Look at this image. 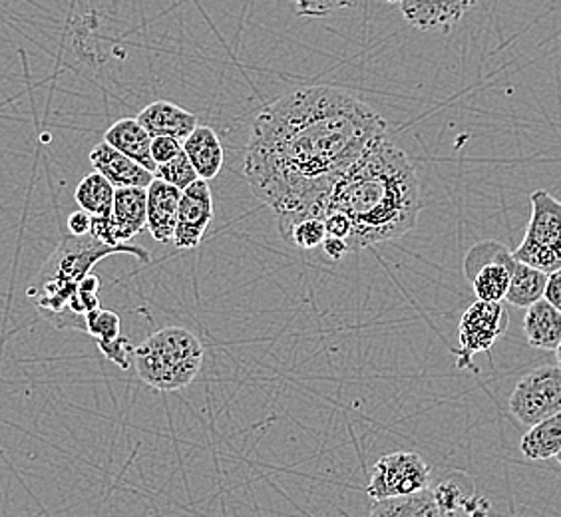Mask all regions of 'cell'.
I'll use <instances>...</instances> for the list:
<instances>
[{
	"mask_svg": "<svg viewBox=\"0 0 561 517\" xmlns=\"http://www.w3.org/2000/svg\"><path fill=\"white\" fill-rule=\"evenodd\" d=\"M214 195L206 180H197L182 192L178 207V226L172 243L178 249H194L204 241L207 227L214 221Z\"/></svg>",
	"mask_w": 561,
	"mask_h": 517,
	"instance_id": "10",
	"label": "cell"
},
{
	"mask_svg": "<svg viewBox=\"0 0 561 517\" xmlns=\"http://www.w3.org/2000/svg\"><path fill=\"white\" fill-rule=\"evenodd\" d=\"M90 229H92V216L87 214L84 209H78L72 216L68 217V231H70V235L82 238V235L90 233Z\"/></svg>",
	"mask_w": 561,
	"mask_h": 517,
	"instance_id": "32",
	"label": "cell"
},
{
	"mask_svg": "<svg viewBox=\"0 0 561 517\" xmlns=\"http://www.w3.org/2000/svg\"><path fill=\"white\" fill-rule=\"evenodd\" d=\"M148 227V189L144 187H119L114 194L112 214L92 217L90 235L98 241L119 248L130 243Z\"/></svg>",
	"mask_w": 561,
	"mask_h": 517,
	"instance_id": "9",
	"label": "cell"
},
{
	"mask_svg": "<svg viewBox=\"0 0 561 517\" xmlns=\"http://www.w3.org/2000/svg\"><path fill=\"white\" fill-rule=\"evenodd\" d=\"M546 283H548V273L518 261L512 269L506 301L519 309H528L534 302L543 299Z\"/></svg>",
	"mask_w": 561,
	"mask_h": 517,
	"instance_id": "20",
	"label": "cell"
},
{
	"mask_svg": "<svg viewBox=\"0 0 561 517\" xmlns=\"http://www.w3.org/2000/svg\"><path fill=\"white\" fill-rule=\"evenodd\" d=\"M327 239V227H324V219L321 217H307L299 221L297 226L293 227L291 235L289 241L293 248L305 249H317L323 245V241Z\"/></svg>",
	"mask_w": 561,
	"mask_h": 517,
	"instance_id": "26",
	"label": "cell"
},
{
	"mask_svg": "<svg viewBox=\"0 0 561 517\" xmlns=\"http://www.w3.org/2000/svg\"><path fill=\"white\" fill-rule=\"evenodd\" d=\"M507 406L522 424L528 426L561 412V367L543 365L534 368L516 384Z\"/></svg>",
	"mask_w": 561,
	"mask_h": 517,
	"instance_id": "6",
	"label": "cell"
},
{
	"mask_svg": "<svg viewBox=\"0 0 561 517\" xmlns=\"http://www.w3.org/2000/svg\"><path fill=\"white\" fill-rule=\"evenodd\" d=\"M428 482L431 468L419 453L394 452L382 456L375 463L367 494L375 502L389 497L411 496L426 490Z\"/></svg>",
	"mask_w": 561,
	"mask_h": 517,
	"instance_id": "8",
	"label": "cell"
},
{
	"mask_svg": "<svg viewBox=\"0 0 561 517\" xmlns=\"http://www.w3.org/2000/svg\"><path fill=\"white\" fill-rule=\"evenodd\" d=\"M151 138L148 129L141 126L138 118H122L110 126L104 134V141H108L112 148L122 151L134 162L140 163L146 170L156 173L158 163L151 158Z\"/></svg>",
	"mask_w": 561,
	"mask_h": 517,
	"instance_id": "15",
	"label": "cell"
},
{
	"mask_svg": "<svg viewBox=\"0 0 561 517\" xmlns=\"http://www.w3.org/2000/svg\"><path fill=\"white\" fill-rule=\"evenodd\" d=\"M184 151L182 141L173 140L168 136H160V138H153L151 140V158L158 165L170 162L175 156H180Z\"/></svg>",
	"mask_w": 561,
	"mask_h": 517,
	"instance_id": "30",
	"label": "cell"
},
{
	"mask_svg": "<svg viewBox=\"0 0 561 517\" xmlns=\"http://www.w3.org/2000/svg\"><path fill=\"white\" fill-rule=\"evenodd\" d=\"M90 163H92L94 172L104 175L116 189H119V187H144V189H148V185L156 177L150 170H146L144 165L134 162L122 151L112 148L108 141L98 143L96 148L90 151Z\"/></svg>",
	"mask_w": 561,
	"mask_h": 517,
	"instance_id": "12",
	"label": "cell"
},
{
	"mask_svg": "<svg viewBox=\"0 0 561 517\" xmlns=\"http://www.w3.org/2000/svg\"><path fill=\"white\" fill-rule=\"evenodd\" d=\"M507 324L510 319L502 302H472L458 324L460 346L456 351V367H472V358L492 351L497 338L506 333Z\"/></svg>",
	"mask_w": 561,
	"mask_h": 517,
	"instance_id": "7",
	"label": "cell"
},
{
	"mask_svg": "<svg viewBox=\"0 0 561 517\" xmlns=\"http://www.w3.org/2000/svg\"><path fill=\"white\" fill-rule=\"evenodd\" d=\"M158 180H163L165 184L178 187L180 192L187 189L190 185L195 184L199 180V175L195 172L194 165L190 162V158L182 151L180 156H175L170 162L158 165V170L153 173Z\"/></svg>",
	"mask_w": 561,
	"mask_h": 517,
	"instance_id": "25",
	"label": "cell"
},
{
	"mask_svg": "<svg viewBox=\"0 0 561 517\" xmlns=\"http://www.w3.org/2000/svg\"><path fill=\"white\" fill-rule=\"evenodd\" d=\"M465 512L470 517H488L490 504H488L484 497H470L465 506Z\"/></svg>",
	"mask_w": 561,
	"mask_h": 517,
	"instance_id": "35",
	"label": "cell"
},
{
	"mask_svg": "<svg viewBox=\"0 0 561 517\" xmlns=\"http://www.w3.org/2000/svg\"><path fill=\"white\" fill-rule=\"evenodd\" d=\"M510 277L512 269L502 263H490L476 273L470 279L474 289L476 299L484 302L506 301L507 289H510Z\"/></svg>",
	"mask_w": 561,
	"mask_h": 517,
	"instance_id": "22",
	"label": "cell"
},
{
	"mask_svg": "<svg viewBox=\"0 0 561 517\" xmlns=\"http://www.w3.org/2000/svg\"><path fill=\"white\" fill-rule=\"evenodd\" d=\"M519 450L529 460H538V462L556 458L561 452V412L534 424L522 436Z\"/></svg>",
	"mask_w": 561,
	"mask_h": 517,
	"instance_id": "19",
	"label": "cell"
},
{
	"mask_svg": "<svg viewBox=\"0 0 561 517\" xmlns=\"http://www.w3.org/2000/svg\"><path fill=\"white\" fill-rule=\"evenodd\" d=\"M293 4L301 19H324L335 12L353 9L356 0H293Z\"/></svg>",
	"mask_w": 561,
	"mask_h": 517,
	"instance_id": "28",
	"label": "cell"
},
{
	"mask_svg": "<svg viewBox=\"0 0 561 517\" xmlns=\"http://www.w3.org/2000/svg\"><path fill=\"white\" fill-rule=\"evenodd\" d=\"M543 299L550 302L551 307H556L561 313V269L553 271V273L548 275Z\"/></svg>",
	"mask_w": 561,
	"mask_h": 517,
	"instance_id": "33",
	"label": "cell"
},
{
	"mask_svg": "<svg viewBox=\"0 0 561 517\" xmlns=\"http://www.w3.org/2000/svg\"><path fill=\"white\" fill-rule=\"evenodd\" d=\"M421 180L409 156L389 136L373 141L339 175L324 202L353 223L351 253L411 233L421 216Z\"/></svg>",
	"mask_w": 561,
	"mask_h": 517,
	"instance_id": "2",
	"label": "cell"
},
{
	"mask_svg": "<svg viewBox=\"0 0 561 517\" xmlns=\"http://www.w3.org/2000/svg\"><path fill=\"white\" fill-rule=\"evenodd\" d=\"M204 346L184 326H168L150 334L134 351V365L141 382L173 392L190 387L202 370Z\"/></svg>",
	"mask_w": 561,
	"mask_h": 517,
	"instance_id": "4",
	"label": "cell"
},
{
	"mask_svg": "<svg viewBox=\"0 0 561 517\" xmlns=\"http://www.w3.org/2000/svg\"><path fill=\"white\" fill-rule=\"evenodd\" d=\"M524 334L529 346L556 353L561 343V313L546 299L528 307L524 319Z\"/></svg>",
	"mask_w": 561,
	"mask_h": 517,
	"instance_id": "17",
	"label": "cell"
},
{
	"mask_svg": "<svg viewBox=\"0 0 561 517\" xmlns=\"http://www.w3.org/2000/svg\"><path fill=\"white\" fill-rule=\"evenodd\" d=\"M98 348H100L102 355L112 360L114 365L124 368V370L134 365V351H136V346H131L130 341L126 336H122V334H119L118 338H112V341H100Z\"/></svg>",
	"mask_w": 561,
	"mask_h": 517,
	"instance_id": "29",
	"label": "cell"
},
{
	"mask_svg": "<svg viewBox=\"0 0 561 517\" xmlns=\"http://www.w3.org/2000/svg\"><path fill=\"white\" fill-rule=\"evenodd\" d=\"M436 504L443 507L446 514L456 516L458 509H465L470 497H474V482L466 474H450L444 482L432 490Z\"/></svg>",
	"mask_w": 561,
	"mask_h": 517,
	"instance_id": "23",
	"label": "cell"
},
{
	"mask_svg": "<svg viewBox=\"0 0 561 517\" xmlns=\"http://www.w3.org/2000/svg\"><path fill=\"white\" fill-rule=\"evenodd\" d=\"M385 2H389V4H394V2H400V0H385Z\"/></svg>",
	"mask_w": 561,
	"mask_h": 517,
	"instance_id": "37",
	"label": "cell"
},
{
	"mask_svg": "<svg viewBox=\"0 0 561 517\" xmlns=\"http://www.w3.org/2000/svg\"><path fill=\"white\" fill-rule=\"evenodd\" d=\"M389 124L345 90L305 87L261 110L249 136L243 173L277 217L280 239L307 217L324 219L331 187Z\"/></svg>",
	"mask_w": 561,
	"mask_h": 517,
	"instance_id": "1",
	"label": "cell"
},
{
	"mask_svg": "<svg viewBox=\"0 0 561 517\" xmlns=\"http://www.w3.org/2000/svg\"><path fill=\"white\" fill-rule=\"evenodd\" d=\"M370 517H456L436 504L432 490H421L411 496L389 497L375 502Z\"/></svg>",
	"mask_w": 561,
	"mask_h": 517,
	"instance_id": "18",
	"label": "cell"
},
{
	"mask_svg": "<svg viewBox=\"0 0 561 517\" xmlns=\"http://www.w3.org/2000/svg\"><path fill=\"white\" fill-rule=\"evenodd\" d=\"M84 323H87V333L94 336L98 343L118 338L122 334V321H119L118 314L100 309V307L87 314Z\"/></svg>",
	"mask_w": 561,
	"mask_h": 517,
	"instance_id": "27",
	"label": "cell"
},
{
	"mask_svg": "<svg viewBox=\"0 0 561 517\" xmlns=\"http://www.w3.org/2000/svg\"><path fill=\"white\" fill-rule=\"evenodd\" d=\"M400 12L404 21L411 22L422 33L440 28L450 33L466 12L472 11L478 0H400Z\"/></svg>",
	"mask_w": 561,
	"mask_h": 517,
	"instance_id": "11",
	"label": "cell"
},
{
	"mask_svg": "<svg viewBox=\"0 0 561 517\" xmlns=\"http://www.w3.org/2000/svg\"><path fill=\"white\" fill-rule=\"evenodd\" d=\"M556 356H558V363H560L561 367V343L560 346H558V351H556Z\"/></svg>",
	"mask_w": 561,
	"mask_h": 517,
	"instance_id": "36",
	"label": "cell"
},
{
	"mask_svg": "<svg viewBox=\"0 0 561 517\" xmlns=\"http://www.w3.org/2000/svg\"><path fill=\"white\" fill-rule=\"evenodd\" d=\"M321 248H323L327 258H331V261H341V258L345 257L346 253H351L345 239L327 238Z\"/></svg>",
	"mask_w": 561,
	"mask_h": 517,
	"instance_id": "34",
	"label": "cell"
},
{
	"mask_svg": "<svg viewBox=\"0 0 561 517\" xmlns=\"http://www.w3.org/2000/svg\"><path fill=\"white\" fill-rule=\"evenodd\" d=\"M529 204L528 229L514 258L550 275L561 269V202L550 192L538 189L529 197Z\"/></svg>",
	"mask_w": 561,
	"mask_h": 517,
	"instance_id": "5",
	"label": "cell"
},
{
	"mask_svg": "<svg viewBox=\"0 0 561 517\" xmlns=\"http://www.w3.org/2000/svg\"><path fill=\"white\" fill-rule=\"evenodd\" d=\"M185 156L195 168L199 180H214L224 168V146L217 138L216 131L209 126H197V128L182 141Z\"/></svg>",
	"mask_w": 561,
	"mask_h": 517,
	"instance_id": "16",
	"label": "cell"
},
{
	"mask_svg": "<svg viewBox=\"0 0 561 517\" xmlns=\"http://www.w3.org/2000/svg\"><path fill=\"white\" fill-rule=\"evenodd\" d=\"M116 187L100 173H88L75 192L76 204L92 217H106L112 214Z\"/></svg>",
	"mask_w": 561,
	"mask_h": 517,
	"instance_id": "21",
	"label": "cell"
},
{
	"mask_svg": "<svg viewBox=\"0 0 561 517\" xmlns=\"http://www.w3.org/2000/svg\"><path fill=\"white\" fill-rule=\"evenodd\" d=\"M182 192L153 177L148 185V229L158 243H170L178 226V207Z\"/></svg>",
	"mask_w": 561,
	"mask_h": 517,
	"instance_id": "13",
	"label": "cell"
},
{
	"mask_svg": "<svg viewBox=\"0 0 561 517\" xmlns=\"http://www.w3.org/2000/svg\"><path fill=\"white\" fill-rule=\"evenodd\" d=\"M138 122L148 129L151 138L168 136L178 141H184L199 126L197 116L190 110L180 108L165 100L153 102L150 106L141 110L138 114Z\"/></svg>",
	"mask_w": 561,
	"mask_h": 517,
	"instance_id": "14",
	"label": "cell"
},
{
	"mask_svg": "<svg viewBox=\"0 0 561 517\" xmlns=\"http://www.w3.org/2000/svg\"><path fill=\"white\" fill-rule=\"evenodd\" d=\"M556 460H558V462H560V463H561V452H560V453H558V456H556Z\"/></svg>",
	"mask_w": 561,
	"mask_h": 517,
	"instance_id": "38",
	"label": "cell"
},
{
	"mask_svg": "<svg viewBox=\"0 0 561 517\" xmlns=\"http://www.w3.org/2000/svg\"><path fill=\"white\" fill-rule=\"evenodd\" d=\"M490 263H502V265H506L510 269H514V265H516L518 261L514 258L512 251H507L506 245H502V243H497V241H492V239L480 241V243H476L474 248L466 253V279H472L478 271L482 269L484 265H490Z\"/></svg>",
	"mask_w": 561,
	"mask_h": 517,
	"instance_id": "24",
	"label": "cell"
},
{
	"mask_svg": "<svg viewBox=\"0 0 561 517\" xmlns=\"http://www.w3.org/2000/svg\"><path fill=\"white\" fill-rule=\"evenodd\" d=\"M324 227H327V238L345 239L348 243V239L353 235V223L341 211H327Z\"/></svg>",
	"mask_w": 561,
	"mask_h": 517,
	"instance_id": "31",
	"label": "cell"
},
{
	"mask_svg": "<svg viewBox=\"0 0 561 517\" xmlns=\"http://www.w3.org/2000/svg\"><path fill=\"white\" fill-rule=\"evenodd\" d=\"M119 253H130L144 263H150V253L130 243L112 248L90 233L82 238L66 235L38 271L26 295L48 323L55 324L56 329H68V305L80 283L92 273L98 261Z\"/></svg>",
	"mask_w": 561,
	"mask_h": 517,
	"instance_id": "3",
	"label": "cell"
}]
</instances>
